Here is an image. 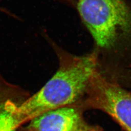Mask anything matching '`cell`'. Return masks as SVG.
Returning a JSON list of instances; mask_svg holds the SVG:
<instances>
[{
  "instance_id": "obj_6",
  "label": "cell",
  "mask_w": 131,
  "mask_h": 131,
  "mask_svg": "<svg viewBox=\"0 0 131 131\" xmlns=\"http://www.w3.org/2000/svg\"><path fill=\"white\" fill-rule=\"evenodd\" d=\"M68 1H69V0H68ZM70 1H71V0H70Z\"/></svg>"
},
{
  "instance_id": "obj_4",
  "label": "cell",
  "mask_w": 131,
  "mask_h": 131,
  "mask_svg": "<svg viewBox=\"0 0 131 131\" xmlns=\"http://www.w3.org/2000/svg\"><path fill=\"white\" fill-rule=\"evenodd\" d=\"M83 110L73 105L49 110L30 120L23 131H103L86 121Z\"/></svg>"
},
{
  "instance_id": "obj_5",
  "label": "cell",
  "mask_w": 131,
  "mask_h": 131,
  "mask_svg": "<svg viewBox=\"0 0 131 131\" xmlns=\"http://www.w3.org/2000/svg\"><path fill=\"white\" fill-rule=\"evenodd\" d=\"M20 126L14 106L0 97V131H15Z\"/></svg>"
},
{
  "instance_id": "obj_3",
  "label": "cell",
  "mask_w": 131,
  "mask_h": 131,
  "mask_svg": "<svg viewBox=\"0 0 131 131\" xmlns=\"http://www.w3.org/2000/svg\"><path fill=\"white\" fill-rule=\"evenodd\" d=\"M79 106L100 110L111 117L124 131H131V92L99 68L92 76Z\"/></svg>"
},
{
  "instance_id": "obj_1",
  "label": "cell",
  "mask_w": 131,
  "mask_h": 131,
  "mask_svg": "<svg viewBox=\"0 0 131 131\" xmlns=\"http://www.w3.org/2000/svg\"><path fill=\"white\" fill-rule=\"evenodd\" d=\"M95 43L101 70L131 68V0H75Z\"/></svg>"
},
{
  "instance_id": "obj_2",
  "label": "cell",
  "mask_w": 131,
  "mask_h": 131,
  "mask_svg": "<svg viewBox=\"0 0 131 131\" xmlns=\"http://www.w3.org/2000/svg\"><path fill=\"white\" fill-rule=\"evenodd\" d=\"M59 67L39 91L28 97L17 113L23 124L49 110L66 106H79L92 77L99 68L95 50L83 56H75L56 49Z\"/></svg>"
}]
</instances>
